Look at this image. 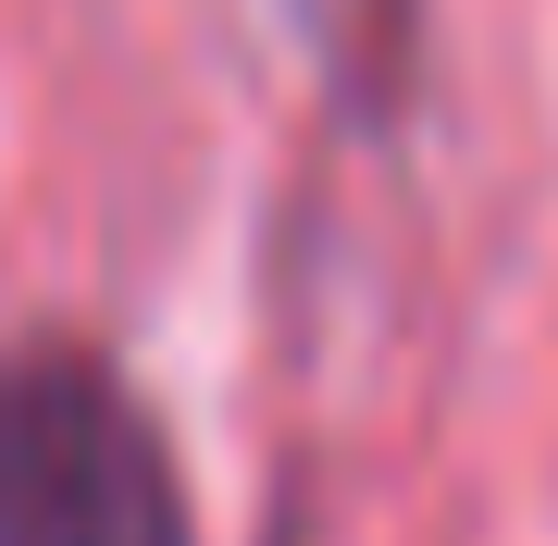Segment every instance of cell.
Here are the masks:
<instances>
[{"label":"cell","instance_id":"6da1fadb","mask_svg":"<svg viewBox=\"0 0 558 546\" xmlns=\"http://www.w3.org/2000/svg\"><path fill=\"white\" fill-rule=\"evenodd\" d=\"M0 546H199L149 398L100 348H0Z\"/></svg>","mask_w":558,"mask_h":546},{"label":"cell","instance_id":"7a4b0ae2","mask_svg":"<svg viewBox=\"0 0 558 546\" xmlns=\"http://www.w3.org/2000/svg\"><path fill=\"white\" fill-rule=\"evenodd\" d=\"M274 546H299V534H274Z\"/></svg>","mask_w":558,"mask_h":546}]
</instances>
